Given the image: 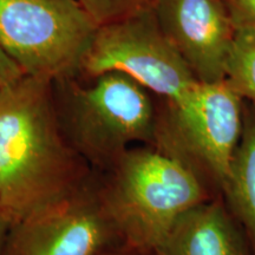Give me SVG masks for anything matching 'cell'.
I'll return each instance as SVG.
<instances>
[{
	"mask_svg": "<svg viewBox=\"0 0 255 255\" xmlns=\"http://www.w3.org/2000/svg\"><path fill=\"white\" fill-rule=\"evenodd\" d=\"M120 244L95 171L71 195L13 223L1 255H100Z\"/></svg>",
	"mask_w": 255,
	"mask_h": 255,
	"instance_id": "52a82bcc",
	"label": "cell"
},
{
	"mask_svg": "<svg viewBox=\"0 0 255 255\" xmlns=\"http://www.w3.org/2000/svg\"><path fill=\"white\" fill-rule=\"evenodd\" d=\"M157 255H254L250 241L220 195L178 220Z\"/></svg>",
	"mask_w": 255,
	"mask_h": 255,
	"instance_id": "9c48e42d",
	"label": "cell"
},
{
	"mask_svg": "<svg viewBox=\"0 0 255 255\" xmlns=\"http://www.w3.org/2000/svg\"><path fill=\"white\" fill-rule=\"evenodd\" d=\"M24 72L19 68L13 59L9 58V56L0 47V91L2 89L18 81L23 77Z\"/></svg>",
	"mask_w": 255,
	"mask_h": 255,
	"instance_id": "5bb4252c",
	"label": "cell"
},
{
	"mask_svg": "<svg viewBox=\"0 0 255 255\" xmlns=\"http://www.w3.org/2000/svg\"><path fill=\"white\" fill-rule=\"evenodd\" d=\"M151 8L159 28L197 81H225L235 33L225 0H152Z\"/></svg>",
	"mask_w": 255,
	"mask_h": 255,
	"instance_id": "ba28073f",
	"label": "cell"
},
{
	"mask_svg": "<svg viewBox=\"0 0 255 255\" xmlns=\"http://www.w3.org/2000/svg\"><path fill=\"white\" fill-rule=\"evenodd\" d=\"M235 31L255 33V0H225Z\"/></svg>",
	"mask_w": 255,
	"mask_h": 255,
	"instance_id": "4fadbf2b",
	"label": "cell"
},
{
	"mask_svg": "<svg viewBox=\"0 0 255 255\" xmlns=\"http://www.w3.org/2000/svg\"><path fill=\"white\" fill-rule=\"evenodd\" d=\"M97 30L79 0H0V47L26 76L79 77Z\"/></svg>",
	"mask_w": 255,
	"mask_h": 255,
	"instance_id": "5b68a950",
	"label": "cell"
},
{
	"mask_svg": "<svg viewBox=\"0 0 255 255\" xmlns=\"http://www.w3.org/2000/svg\"><path fill=\"white\" fill-rule=\"evenodd\" d=\"M98 189L124 244L155 252L183 215L218 197L186 164L151 145L132 146L98 173Z\"/></svg>",
	"mask_w": 255,
	"mask_h": 255,
	"instance_id": "7a4b0ae2",
	"label": "cell"
},
{
	"mask_svg": "<svg viewBox=\"0 0 255 255\" xmlns=\"http://www.w3.org/2000/svg\"><path fill=\"white\" fill-rule=\"evenodd\" d=\"M100 255H157L155 251L143 250V248L131 246L129 244H120L116 246L108 248Z\"/></svg>",
	"mask_w": 255,
	"mask_h": 255,
	"instance_id": "9a60e30c",
	"label": "cell"
},
{
	"mask_svg": "<svg viewBox=\"0 0 255 255\" xmlns=\"http://www.w3.org/2000/svg\"><path fill=\"white\" fill-rule=\"evenodd\" d=\"M244 105L225 81L199 83L177 102L161 100L151 146L186 164L220 196L240 141Z\"/></svg>",
	"mask_w": 255,
	"mask_h": 255,
	"instance_id": "277c9868",
	"label": "cell"
},
{
	"mask_svg": "<svg viewBox=\"0 0 255 255\" xmlns=\"http://www.w3.org/2000/svg\"><path fill=\"white\" fill-rule=\"evenodd\" d=\"M12 225L13 223H12L11 220L0 212V255L2 254V251H4L6 240H7L9 229H11Z\"/></svg>",
	"mask_w": 255,
	"mask_h": 255,
	"instance_id": "2e32d148",
	"label": "cell"
},
{
	"mask_svg": "<svg viewBox=\"0 0 255 255\" xmlns=\"http://www.w3.org/2000/svg\"><path fill=\"white\" fill-rule=\"evenodd\" d=\"M92 20L98 25L114 23L150 7L152 0H79Z\"/></svg>",
	"mask_w": 255,
	"mask_h": 255,
	"instance_id": "7c38bea8",
	"label": "cell"
},
{
	"mask_svg": "<svg viewBox=\"0 0 255 255\" xmlns=\"http://www.w3.org/2000/svg\"><path fill=\"white\" fill-rule=\"evenodd\" d=\"M255 255V107L245 102L244 126L221 194Z\"/></svg>",
	"mask_w": 255,
	"mask_h": 255,
	"instance_id": "30bf717a",
	"label": "cell"
},
{
	"mask_svg": "<svg viewBox=\"0 0 255 255\" xmlns=\"http://www.w3.org/2000/svg\"><path fill=\"white\" fill-rule=\"evenodd\" d=\"M94 174L60 130L52 81L25 75L0 91V212L12 223L71 195Z\"/></svg>",
	"mask_w": 255,
	"mask_h": 255,
	"instance_id": "6da1fadb",
	"label": "cell"
},
{
	"mask_svg": "<svg viewBox=\"0 0 255 255\" xmlns=\"http://www.w3.org/2000/svg\"><path fill=\"white\" fill-rule=\"evenodd\" d=\"M122 72L162 101L177 102L199 84L158 26L150 7L98 27L79 78Z\"/></svg>",
	"mask_w": 255,
	"mask_h": 255,
	"instance_id": "8992f818",
	"label": "cell"
},
{
	"mask_svg": "<svg viewBox=\"0 0 255 255\" xmlns=\"http://www.w3.org/2000/svg\"><path fill=\"white\" fill-rule=\"evenodd\" d=\"M225 82L255 107V33L235 31L226 62Z\"/></svg>",
	"mask_w": 255,
	"mask_h": 255,
	"instance_id": "8fae6325",
	"label": "cell"
},
{
	"mask_svg": "<svg viewBox=\"0 0 255 255\" xmlns=\"http://www.w3.org/2000/svg\"><path fill=\"white\" fill-rule=\"evenodd\" d=\"M87 81L78 76L52 81L53 104L69 145L103 173L136 143L152 145L157 103L126 73L104 72Z\"/></svg>",
	"mask_w": 255,
	"mask_h": 255,
	"instance_id": "3957f363",
	"label": "cell"
}]
</instances>
